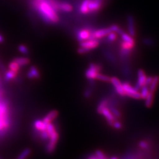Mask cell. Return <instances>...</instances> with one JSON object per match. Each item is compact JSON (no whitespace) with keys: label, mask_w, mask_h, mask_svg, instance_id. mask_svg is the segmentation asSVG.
Here are the masks:
<instances>
[{"label":"cell","mask_w":159,"mask_h":159,"mask_svg":"<svg viewBox=\"0 0 159 159\" xmlns=\"http://www.w3.org/2000/svg\"><path fill=\"white\" fill-rule=\"evenodd\" d=\"M33 6L46 23L55 24L58 21L59 17L57 11L50 6L47 0H34Z\"/></svg>","instance_id":"6da1fadb"},{"label":"cell","mask_w":159,"mask_h":159,"mask_svg":"<svg viewBox=\"0 0 159 159\" xmlns=\"http://www.w3.org/2000/svg\"><path fill=\"white\" fill-rule=\"evenodd\" d=\"M10 126V120L8 106L6 102H0V133H5Z\"/></svg>","instance_id":"7a4b0ae2"},{"label":"cell","mask_w":159,"mask_h":159,"mask_svg":"<svg viewBox=\"0 0 159 159\" xmlns=\"http://www.w3.org/2000/svg\"><path fill=\"white\" fill-rule=\"evenodd\" d=\"M123 87L125 91L126 96L129 97L131 98L136 100H140L141 96L139 91L136 89L131 85L127 82H125L123 83Z\"/></svg>","instance_id":"3957f363"},{"label":"cell","mask_w":159,"mask_h":159,"mask_svg":"<svg viewBox=\"0 0 159 159\" xmlns=\"http://www.w3.org/2000/svg\"><path fill=\"white\" fill-rule=\"evenodd\" d=\"M102 67L100 65L91 63L89 68L85 71V75L87 79L90 80L96 79L97 75L100 73Z\"/></svg>","instance_id":"277c9868"},{"label":"cell","mask_w":159,"mask_h":159,"mask_svg":"<svg viewBox=\"0 0 159 159\" xmlns=\"http://www.w3.org/2000/svg\"><path fill=\"white\" fill-rule=\"evenodd\" d=\"M110 32H111L110 27L106 29H100L96 31H91L90 38L89 40H98L107 37Z\"/></svg>","instance_id":"5b68a950"},{"label":"cell","mask_w":159,"mask_h":159,"mask_svg":"<svg viewBox=\"0 0 159 159\" xmlns=\"http://www.w3.org/2000/svg\"><path fill=\"white\" fill-rule=\"evenodd\" d=\"M58 133L57 131H54L50 136V140L46 147V150L48 153H52L55 148L58 140Z\"/></svg>","instance_id":"8992f818"},{"label":"cell","mask_w":159,"mask_h":159,"mask_svg":"<svg viewBox=\"0 0 159 159\" xmlns=\"http://www.w3.org/2000/svg\"><path fill=\"white\" fill-rule=\"evenodd\" d=\"M147 75L145 71L143 69H139L137 72L136 83L134 87L137 90H140V89L143 85H145L146 80L147 78Z\"/></svg>","instance_id":"52a82bcc"},{"label":"cell","mask_w":159,"mask_h":159,"mask_svg":"<svg viewBox=\"0 0 159 159\" xmlns=\"http://www.w3.org/2000/svg\"><path fill=\"white\" fill-rule=\"evenodd\" d=\"M104 3V0H89V13L94 14L100 11Z\"/></svg>","instance_id":"ba28073f"},{"label":"cell","mask_w":159,"mask_h":159,"mask_svg":"<svg viewBox=\"0 0 159 159\" xmlns=\"http://www.w3.org/2000/svg\"><path fill=\"white\" fill-rule=\"evenodd\" d=\"M110 83L112 84V85H113L116 93L119 95L121 96H126L125 91L123 87V83L120 81V80L118 78L116 77H111L110 79Z\"/></svg>","instance_id":"9c48e42d"},{"label":"cell","mask_w":159,"mask_h":159,"mask_svg":"<svg viewBox=\"0 0 159 159\" xmlns=\"http://www.w3.org/2000/svg\"><path fill=\"white\" fill-rule=\"evenodd\" d=\"M127 30L128 34H130L131 37H134L136 34V30L135 26V22L134 17L129 15L127 16Z\"/></svg>","instance_id":"30bf717a"},{"label":"cell","mask_w":159,"mask_h":159,"mask_svg":"<svg viewBox=\"0 0 159 159\" xmlns=\"http://www.w3.org/2000/svg\"><path fill=\"white\" fill-rule=\"evenodd\" d=\"M98 45L99 41L97 40H87L80 43V47L85 48L90 51L97 48Z\"/></svg>","instance_id":"8fae6325"},{"label":"cell","mask_w":159,"mask_h":159,"mask_svg":"<svg viewBox=\"0 0 159 159\" xmlns=\"http://www.w3.org/2000/svg\"><path fill=\"white\" fill-rule=\"evenodd\" d=\"M100 114H102V116L106 118L108 125L111 126H112L114 122L117 120L107 107L103 108Z\"/></svg>","instance_id":"7c38bea8"},{"label":"cell","mask_w":159,"mask_h":159,"mask_svg":"<svg viewBox=\"0 0 159 159\" xmlns=\"http://www.w3.org/2000/svg\"><path fill=\"white\" fill-rule=\"evenodd\" d=\"M91 33V31L87 29L80 30L77 33V39L80 42L89 40Z\"/></svg>","instance_id":"4fadbf2b"},{"label":"cell","mask_w":159,"mask_h":159,"mask_svg":"<svg viewBox=\"0 0 159 159\" xmlns=\"http://www.w3.org/2000/svg\"><path fill=\"white\" fill-rule=\"evenodd\" d=\"M58 115V113L57 110H52L43 118V121L47 125L50 123H51V121H53L55 119H56Z\"/></svg>","instance_id":"5bb4252c"},{"label":"cell","mask_w":159,"mask_h":159,"mask_svg":"<svg viewBox=\"0 0 159 159\" xmlns=\"http://www.w3.org/2000/svg\"><path fill=\"white\" fill-rule=\"evenodd\" d=\"M73 10V7L67 2H61L59 1L57 6V11L69 12Z\"/></svg>","instance_id":"9a60e30c"},{"label":"cell","mask_w":159,"mask_h":159,"mask_svg":"<svg viewBox=\"0 0 159 159\" xmlns=\"http://www.w3.org/2000/svg\"><path fill=\"white\" fill-rule=\"evenodd\" d=\"M159 85V76L154 75L153 77V80L150 84L148 86L149 91L154 93L157 90V89Z\"/></svg>","instance_id":"2e32d148"},{"label":"cell","mask_w":159,"mask_h":159,"mask_svg":"<svg viewBox=\"0 0 159 159\" xmlns=\"http://www.w3.org/2000/svg\"><path fill=\"white\" fill-rule=\"evenodd\" d=\"M154 100V93L149 91L146 98L144 99V104L147 108H150L153 106Z\"/></svg>","instance_id":"e0dca14e"},{"label":"cell","mask_w":159,"mask_h":159,"mask_svg":"<svg viewBox=\"0 0 159 159\" xmlns=\"http://www.w3.org/2000/svg\"><path fill=\"white\" fill-rule=\"evenodd\" d=\"M47 125L46 124L43 120H36L34 121V128H35L37 130L40 131L46 130Z\"/></svg>","instance_id":"ac0fdd59"},{"label":"cell","mask_w":159,"mask_h":159,"mask_svg":"<svg viewBox=\"0 0 159 159\" xmlns=\"http://www.w3.org/2000/svg\"><path fill=\"white\" fill-rule=\"evenodd\" d=\"M27 75L31 79H39L40 77V73L35 67L32 66L30 68Z\"/></svg>","instance_id":"d6986e66"},{"label":"cell","mask_w":159,"mask_h":159,"mask_svg":"<svg viewBox=\"0 0 159 159\" xmlns=\"http://www.w3.org/2000/svg\"><path fill=\"white\" fill-rule=\"evenodd\" d=\"M89 0H83L80 6V12L83 14H89Z\"/></svg>","instance_id":"ffe728a7"},{"label":"cell","mask_w":159,"mask_h":159,"mask_svg":"<svg viewBox=\"0 0 159 159\" xmlns=\"http://www.w3.org/2000/svg\"><path fill=\"white\" fill-rule=\"evenodd\" d=\"M120 37L122 41L132 44H135V41L134 40L133 37H131L130 34H127L125 32L120 35Z\"/></svg>","instance_id":"44dd1931"},{"label":"cell","mask_w":159,"mask_h":159,"mask_svg":"<svg viewBox=\"0 0 159 159\" xmlns=\"http://www.w3.org/2000/svg\"><path fill=\"white\" fill-rule=\"evenodd\" d=\"M14 61L20 66V67H22V66H26L27 64H29L30 63V60L27 58H25V57H21V58H17L16 59L14 60Z\"/></svg>","instance_id":"7402d4cb"},{"label":"cell","mask_w":159,"mask_h":159,"mask_svg":"<svg viewBox=\"0 0 159 159\" xmlns=\"http://www.w3.org/2000/svg\"><path fill=\"white\" fill-rule=\"evenodd\" d=\"M139 91H140L139 93H140V96H141V99L144 100L149 93L148 87V85H143L142 87L140 89Z\"/></svg>","instance_id":"603a6c76"},{"label":"cell","mask_w":159,"mask_h":159,"mask_svg":"<svg viewBox=\"0 0 159 159\" xmlns=\"http://www.w3.org/2000/svg\"><path fill=\"white\" fill-rule=\"evenodd\" d=\"M108 104H109V101H108V100L105 99V100H102V101L100 102V103L98 104V107H97V112H98V113L100 114L102 109L105 108V107H107Z\"/></svg>","instance_id":"cb8c5ba5"},{"label":"cell","mask_w":159,"mask_h":159,"mask_svg":"<svg viewBox=\"0 0 159 159\" xmlns=\"http://www.w3.org/2000/svg\"><path fill=\"white\" fill-rule=\"evenodd\" d=\"M8 66H9V68L10 70L16 72V73H18L20 70V66L16 62H15L14 60L9 64Z\"/></svg>","instance_id":"d4e9b609"},{"label":"cell","mask_w":159,"mask_h":159,"mask_svg":"<svg viewBox=\"0 0 159 159\" xmlns=\"http://www.w3.org/2000/svg\"><path fill=\"white\" fill-rule=\"evenodd\" d=\"M17 73L16 72L11 71V70H9L7 72H6V75H5V80L6 81H10L11 80L14 79Z\"/></svg>","instance_id":"484cf974"},{"label":"cell","mask_w":159,"mask_h":159,"mask_svg":"<svg viewBox=\"0 0 159 159\" xmlns=\"http://www.w3.org/2000/svg\"><path fill=\"white\" fill-rule=\"evenodd\" d=\"M96 79L98 80H100V81H103V82L108 83V82H110L111 78L108 75L98 73V74H97V75Z\"/></svg>","instance_id":"4316f807"},{"label":"cell","mask_w":159,"mask_h":159,"mask_svg":"<svg viewBox=\"0 0 159 159\" xmlns=\"http://www.w3.org/2000/svg\"><path fill=\"white\" fill-rule=\"evenodd\" d=\"M30 153H31V150L30 148H27L24 149L23 152L19 154L17 159H25L29 156Z\"/></svg>","instance_id":"83f0119b"},{"label":"cell","mask_w":159,"mask_h":159,"mask_svg":"<svg viewBox=\"0 0 159 159\" xmlns=\"http://www.w3.org/2000/svg\"><path fill=\"white\" fill-rule=\"evenodd\" d=\"M110 109V110L111 111V112L112 113V114H113L114 116L117 119H119L121 117V112L119 110L115 107L114 106H111L110 108H108Z\"/></svg>","instance_id":"f1b7e54d"},{"label":"cell","mask_w":159,"mask_h":159,"mask_svg":"<svg viewBox=\"0 0 159 159\" xmlns=\"http://www.w3.org/2000/svg\"><path fill=\"white\" fill-rule=\"evenodd\" d=\"M138 145H139V148H142V150H148V148H150L149 143L148 142L147 140H143L140 141Z\"/></svg>","instance_id":"f546056e"},{"label":"cell","mask_w":159,"mask_h":159,"mask_svg":"<svg viewBox=\"0 0 159 159\" xmlns=\"http://www.w3.org/2000/svg\"><path fill=\"white\" fill-rule=\"evenodd\" d=\"M117 34L114 32H110L109 34L107 35V39L108 42L110 43H113L114 41H115L117 39Z\"/></svg>","instance_id":"4dcf8cb0"},{"label":"cell","mask_w":159,"mask_h":159,"mask_svg":"<svg viewBox=\"0 0 159 159\" xmlns=\"http://www.w3.org/2000/svg\"><path fill=\"white\" fill-rule=\"evenodd\" d=\"M56 128H55V126L54 125H52L51 123H50L48 124H47V128H46V131L47 132V133L48 134L49 137L51 135V134L54 131H56Z\"/></svg>","instance_id":"1f68e13d"},{"label":"cell","mask_w":159,"mask_h":159,"mask_svg":"<svg viewBox=\"0 0 159 159\" xmlns=\"http://www.w3.org/2000/svg\"><path fill=\"white\" fill-rule=\"evenodd\" d=\"M143 43L144 45L147 46H152L154 44L153 39L149 38V37H146V38L143 39Z\"/></svg>","instance_id":"d6a6232c"},{"label":"cell","mask_w":159,"mask_h":159,"mask_svg":"<svg viewBox=\"0 0 159 159\" xmlns=\"http://www.w3.org/2000/svg\"><path fill=\"white\" fill-rule=\"evenodd\" d=\"M94 155L96 156L98 159H107L105 154L102 152V151L100 150H97L95 152Z\"/></svg>","instance_id":"836d02e7"},{"label":"cell","mask_w":159,"mask_h":159,"mask_svg":"<svg viewBox=\"0 0 159 159\" xmlns=\"http://www.w3.org/2000/svg\"><path fill=\"white\" fill-rule=\"evenodd\" d=\"M40 136L41 139L44 141H46V140H48V139L50 138L49 135L46 130L40 131Z\"/></svg>","instance_id":"e575fe53"},{"label":"cell","mask_w":159,"mask_h":159,"mask_svg":"<svg viewBox=\"0 0 159 159\" xmlns=\"http://www.w3.org/2000/svg\"><path fill=\"white\" fill-rule=\"evenodd\" d=\"M112 127H113L115 129H116V130H120L123 127V125H122V123L120 121H118L117 120H116L114 122L113 124L112 125Z\"/></svg>","instance_id":"d590c367"},{"label":"cell","mask_w":159,"mask_h":159,"mask_svg":"<svg viewBox=\"0 0 159 159\" xmlns=\"http://www.w3.org/2000/svg\"><path fill=\"white\" fill-rule=\"evenodd\" d=\"M18 50L20 52H21V53L24 54H27L29 53V50L28 48L24 45H20L18 47Z\"/></svg>","instance_id":"8d00e7d4"},{"label":"cell","mask_w":159,"mask_h":159,"mask_svg":"<svg viewBox=\"0 0 159 159\" xmlns=\"http://www.w3.org/2000/svg\"><path fill=\"white\" fill-rule=\"evenodd\" d=\"M89 51H90L89 50L86 49L85 48L81 47H80L79 49L77 50V52L80 54H85L87 52H89Z\"/></svg>","instance_id":"74e56055"},{"label":"cell","mask_w":159,"mask_h":159,"mask_svg":"<svg viewBox=\"0 0 159 159\" xmlns=\"http://www.w3.org/2000/svg\"><path fill=\"white\" fill-rule=\"evenodd\" d=\"M152 80H153V76H147L145 85H148V87L149 85L150 84V83H152Z\"/></svg>","instance_id":"f35d334b"},{"label":"cell","mask_w":159,"mask_h":159,"mask_svg":"<svg viewBox=\"0 0 159 159\" xmlns=\"http://www.w3.org/2000/svg\"><path fill=\"white\" fill-rule=\"evenodd\" d=\"M98 159L97 157L96 156L94 155V154H91V156H90L89 157H88V159Z\"/></svg>","instance_id":"ab89813d"},{"label":"cell","mask_w":159,"mask_h":159,"mask_svg":"<svg viewBox=\"0 0 159 159\" xmlns=\"http://www.w3.org/2000/svg\"><path fill=\"white\" fill-rule=\"evenodd\" d=\"M3 40H4V39H3L2 36L0 35V43H2L3 41Z\"/></svg>","instance_id":"60d3db41"},{"label":"cell","mask_w":159,"mask_h":159,"mask_svg":"<svg viewBox=\"0 0 159 159\" xmlns=\"http://www.w3.org/2000/svg\"><path fill=\"white\" fill-rule=\"evenodd\" d=\"M110 159H118V157H117L116 156H113V157H111V158Z\"/></svg>","instance_id":"b9f144b4"},{"label":"cell","mask_w":159,"mask_h":159,"mask_svg":"<svg viewBox=\"0 0 159 159\" xmlns=\"http://www.w3.org/2000/svg\"><path fill=\"white\" fill-rule=\"evenodd\" d=\"M125 159H134L133 156H130V157H127Z\"/></svg>","instance_id":"7bdbcfd3"},{"label":"cell","mask_w":159,"mask_h":159,"mask_svg":"<svg viewBox=\"0 0 159 159\" xmlns=\"http://www.w3.org/2000/svg\"><path fill=\"white\" fill-rule=\"evenodd\" d=\"M37 1H40V0H37Z\"/></svg>","instance_id":"ee69618b"}]
</instances>
